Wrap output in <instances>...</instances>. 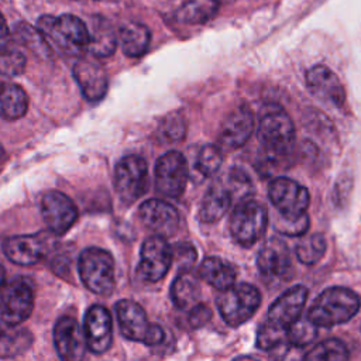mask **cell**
Masks as SVG:
<instances>
[{"label":"cell","mask_w":361,"mask_h":361,"mask_svg":"<svg viewBox=\"0 0 361 361\" xmlns=\"http://www.w3.org/2000/svg\"><path fill=\"white\" fill-rule=\"evenodd\" d=\"M361 306L360 296L344 286L324 289L309 309L307 319L317 327H331L353 319Z\"/></svg>","instance_id":"6da1fadb"},{"label":"cell","mask_w":361,"mask_h":361,"mask_svg":"<svg viewBox=\"0 0 361 361\" xmlns=\"http://www.w3.org/2000/svg\"><path fill=\"white\" fill-rule=\"evenodd\" d=\"M38 31L47 42L51 41L68 56H80L89 48V28L76 16H42L38 20Z\"/></svg>","instance_id":"7a4b0ae2"},{"label":"cell","mask_w":361,"mask_h":361,"mask_svg":"<svg viewBox=\"0 0 361 361\" xmlns=\"http://www.w3.org/2000/svg\"><path fill=\"white\" fill-rule=\"evenodd\" d=\"M258 140L268 158H285L295 145V126L292 118L279 106L265 109L258 124Z\"/></svg>","instance_id":"3957f363"},{"label":"cell","mask_w":361,"mask_h":361,"mask_svg":"<svg viewBox=\"0 0 361 361\" xmlns=\"http://www.w3.org/2000/svg\"><path fill=\"white\" fill-rule=\"evenodd\" d=\"M268 213L262 203L245 197L238 200L230 217V231L234 241L248 248L254 245L265 233Z\"/></svg>","instance_id":"277c9868"},{"label":"cell","mask_w":361,"mask_h":361,"mask_svg":"<svg viewBox=\"0 0 361 361\" xmlns=\"http://www.w3.org/2000/svg\"><path fill=\"white\" fill-rule=\"evenodd\" d=\"M79 275L89 290L109 296L114 289V261L111 254L99 247L85 248L79 255Z\"/></svg>","instance_id":"5b68a950"},{"label":"cell","mask_w":361,"mask_h":361,"mask_svg":"<svg viewBox=\"0 0 361 361\" xmlns=\"http://www.w3.org/2000/svg\"><path fill=\"white\" fill-rule=\"evenodd\" d=\"M216 303L223 320L231 327H238L257 312L261 305V293L250 283H233L221 290Z\"/></svg>","instance_id":"8992f818"},{"label":"cell","mask_w":361,"mask_h":361,"mask_svg":"<svg viewBox=\"0 0 361 361\" xmlns=\"http://www.w3.org/2000/svg\"><path fill=\"white\" fill-rule=\"evenodd\" d=\"M116 314L121 334L133 341L158 345L164 341V330L148 322L145 310L134 300L121 299L116 303Z\"/></svg>","instance_id":"52a82bcc"},{"label":"cell","mask_w":361,"mask_h":361,"mask_svg":"<svg viewBox=\"0 0 361 361\" xmlns=\"http://www.w3.org/2000/svg\"><path fill=\"white\" fill-rule=\"evenodd\" d=\"M34 286L30 279L17 276L3 283L0 292V317L10 324H21L34 310Z\"/></svg>","instance_id":"ba28073f"},{"label":"cell","mask_w":361,"mask_h":361,"mask_svg":"<svg viewBox=\"0 0 361 361\" xmlns=\"http://www.w3.org/2000/svg\"><path fill=\"white\" fill-rule=\"evenodd\" d=\"M148 165L138 155H127L118 161L114 171V186L118 197L131 204L138 200L147 189Z\"/></svg>","instance_id":"9c48e42d"},{"label":"cell","mask_w":361,"mask_h":361,"mask_svg":"<svg viewBox=\"0 0 361 361\" xmlns=\"http://www.w3.org/2000/svg\"><path fill=\"white\" fill-rule=\"evenodd\" d=\"M268 196L285 219H296L306 213L309 207V192L305 186L289 178H276L269 183Z\"/></svg>","instance_id":"30bf717a"},{"label":"cell","mask_w":361,"mask_h":361,"mask_svg":"<svg viewBox=\"0 0 361 361\" xmlns=\"http://www.w3.org/2000/svg\"><path fill=\"white\" fill-rule=\"evenodd\" d=\"M188 183V164L179 151H168L155 165V188L166 197H178Z\"/></svg>","instance_id":"8fae6325"},{"label":"cell","mask_w":361,"mask_h":361,"mask_svg":"<svg viewBox=\"0 0 361 361\" xmlns=\"http://www.w3.org/2000/svg\"><path fill=\"white\" fill-rule=\"evenodd\" d=\"M173 259V250L161 235L148 237L141 247L140 262L137 267L138 276L147 282L162 279Z\"/></svg>","instance_id":"7c38bea8"},{"label":"cell","mask_w":361,"mask_h":361,"mask_svg":"<svg viewBox=\"0 0 361 361\" xmlns=\"http://www.w3.org/2000/svg\"><path fill=\"white\" fill-rule=\"evenodd\" d=\"M52 247V235L45 231L35 234L13 235L3 241L6 257L17 265H34L39 262Z\"/></svg>","instance_id":"4fadbf2b"},{"label":"cell","mask_w":361,"mask_h":361,"mask_svg":"<svg viewBox=\"0 0 361 361\" xmlns=\"http://www.w3.org/2000/svg\"><path fill=\"white\" fill-rule=\"evenodd\" d=\"M41 213L54 235L65 234L78 219V209L71 197L58 190H51L41 200Z\"/></svg>","instance_id":"5bb4252c"},{"label":"cell","mask_w":361,"mask_h":361,"mask_svg":"<svg viewBox=\"0 0 361 361\" xmlns=\"http://www.w3.org/2000/svg\"><path fill=\"white\" fill-rule=\"evenodd\" d=\"M257 267L267 279H286L292 271V259L288 245L278 237L268 238L258 251Z\"/></svg>","instance_id":"9a60e30c"},{"label":"cell","mask_w":361,"mask_h":361,"mask_svg":"<svg viewBox=\"0 0 361 361\" xmlns=\"http://www.w3.org/2000/svg\"><path fill=\"white\" fill-rule=\"evenodd\" d=\"M54 344L61 360L78 361L87 348L85 333L76 319L61 316L54 327Z\"/></svg>","instance_id":"2e32d148"},{"label":"cell","mask_w":361,"mask_h":361,"mask_svg":"<svg viewBox=\"0 0 361 361\" xmlns=\"http://www.w3.org/2000/svg\"><path fill=\"white\" fill-rule=\"evenodd\" d=\"M306 85L310 93L320 102L341 109L345 103L344 87L337 75L324 65H314L306 72Z\"/></svg>","instance_id":"e0dca14e"},{"label":"cell","mask_w":361,"mask_h":361,"mask_svg":"<svg viewBox=\"0 0 361 361\" xmlns=\"http://www.w3.org/2000/svg\"><path fill=\"white\" fill-rule=\"evenodd\" d=\"M254 131V114L247 104H238L223 120L219 131L220 145L226 149L243 147Z\"/></svg>","instance_id":"ac0fdd59"},{"label":"cell","mask_w":361,"mask_h":361,"mask_svg":"<svg viewBox=\"0 0 361 361\" xmlns=\"http://www.w3.org/2000/svg\"><path fill=\"white\" fill-rule=\"evenodd\" d=\"M83 333L87 348L93 354L106 353L113 341V322L110 312L102 305H93L85 314Z\"/></svg>","instance_id":"d6986e66"},{"label":"cell","mask_w":361,"mask_h":361,"mask_svg":"<svg viewBox=\"0 0 361 361\" xmlns=\"http://www.w3.org/2000/svg\"><path fill=\"white\" fill-rule=\"evenodd\" d=\"M140 219L142 224L155 235L168 238L175 234L179 224L176 209L161 199H148L140 206Z\"/></svg>","instance_id":"ffe728a7"},{"label":"cell","mask_w":361,"mask_h":361,"mask_svg":"<svg viewBox=\"0 0 361 361\" xmlns=\"http://www.w3.org/2000/svg\"><path fill=\"white\" fill-rule=\"evenodd\" d=\"M306 299L307 289L305 286H292L271 305L267 323L276 329L288 330V327L300 317Z\"/></svg>","instance_id":"44dd1931"},{"label":"cell","mask_w":361,"mask_h":361,"mask_svg":"<svg viewBox=\"0 0 361 361\" xmlns=\"http://www.w3.org/2000/svg\"><path fill=\"white\" fill-rule=\"evenodd\" d=\"M73 76L86 100L100 102L109 87V78L102 65L89 59H79L73 66Z\"/></svg>","instance_id":"7402d4cb"},{"label":"cell","mask_w":361,"mask_h":361,"mask_svg":"<svg viewBox=\"0 0 361 361\" xmlns=\"http://www.w3.org/2000/svg\"><path fill=\"white\" fill-rule=\"evenodd\" d=\"M233 200H234V196L226 182L213 183L207 189L202 200V204L199 209V219L203 223H216L223 217V214H226Z\"/></svg>","instance_id":"603a6c76"},{"label":"cell","mask_w":361,"mask_h":361,"mask_svg":"<svg viewBox=\"0 0 361 361\" xmlns=\"http://www.w3.org/2000/svg\"><path fill=\"white\" fill-rule=\"evenodd\" d=\"M117 47V37L110 21L102 16H96L92 20V28L89 31V51L96 58H107L114 54Z\"/></svg>","instance_id":"cb8c5ba5"},{"label":"cell","mask_w":361,"mask_h":361,"mask_svg":"<svg viewBox=\"0 0 361 361\" xmlns=\"http://www.w3.org/2000/svg\"><path fill=\"white\" fill-rule=\"evenodd\" d=\"M32 344L31 333L20 327L0 320V358H11L25 353Z\"/></svg>","instance_id":"d4e9b609"},{"label":"cell","mask_w":361,"mask_h":361,"mask_svg":"<svg viewBox=\"0 0 361 361\" xmlns=\"http://www.w3.org/2000/svg\"><path fill=\"white\" fill-rule=\"evenodd\" d=\"M199 278L212 285L213 288L223 290L235 282L234 267L219 257H207L202 261L197 269Z\"/></svg>","instance_id":"484cf974"},{"label":"cell","mask_w":361,"mask_h":361,"mask_svg":"<svg viewBox=\"0 0 361 361\" xmlns=\"http://www.w3.org/2000/svg\"><path fill=\"white\" fill-rule=\"evenodd\" d=\"M28 109V96L25 90L11 82L0 83V117L4 120H17Z\"/></svg>","instance_id":"4316f807"},{"label":"cell","mask_w":361,"mask_h":361,"mask_svg":"<svg viewBox=\"0 0 361 361\" xmlns=\"http://www.w3.org/2000/svg\"><path fill=\"white\" fill-rule=\"evenodd\" d=\"M200 296V285L197 278L190 271H180L171 286L172 302L182 310H186L197 303Z\"/></svg>","instance_id":"83f0119b"},{"label":"cell","mask_w":361,"mask_h":361,"mask_svg":"<svg viewBox=\"0 0 361 361\" xmlns=\"http://www.w3.org/2000/svg\"><path fill=\"white\" fill-rule=\"evenodd\" d=\"M151 41V32L141 23H128L120 30V42L123 52L130 58H138L145 54Z\"/></svg>","instance_id":"f1b7e54d"},{"label":"cell","mask_w":361,"mask_h":361,"mask_svg":"<svg viewBox=\"0 0 361 361\" xmlns=\"http://www.w3.org/2000/svg\"><path fill=\"white\" fill-rule=\"evenodd\" d=\"M220 7V0H188L175 14L182 24H203L213 18Z\"/></svg>","instance_id":"f546056e"},{"label":"cell","mask_w":361,"mask_h":361,"mask_svg":"<svg viewBox=\"0 0 361 361\" xmlns=\"http://www.w3.org/2000/svg\"><path fill=\"white\" fill-rule=\"evenodd\" d=\"M326 248V238L319 233H313L299 240V243L295 247V252L302 264L313 265L323 258Z\"/></svg>","instance_id":"4dcf8cb0"},{"label":"cell","mask_w":361,"mask_h":361,"mask_svg":"<svg viewBox=\"0 0 361 361\" xmlns=\"http://www.w3.org/2000/svg\"><path fill=\"white\" fill-rule=\"evenodd\" d=\"M303 358L309 361H343L348 358V350L340 340L327 338L314 345Z\"/></svg>","instance_id":"1f68e13d"},{"label":"cell","mask_w":361,"mask_h":361,"mask_svg":"<svg viewBox=\"0 0 361 361\" xmlns=\"http://www.w3.org/2000/svg\"><path fill=\"white\" fill-rule=\"evenodd\" d=\"M186 133V121L178 111L166 114L158 127V138L162 142H176L183 138Z\"/></svg>","instance_id":"d6a6232c"},{"label":"cell","mask_w":361,"mask_h":361,"mask_svg":"<svg viewBox=\"0 0 361 361\" xmlns=\"http://www.w3.org/2000/svg\"><path fill=\"white\" fill-rule=\"evenodd\" d=\"M316 336H317V326L312 323L307 319V316L305 319L299 317L286 330L288 344L296 345V347H305L310 344Z\"/></svg>","instance_id":"836d02e7"},{"label":"cell","mask_w":361,"mask_h":361,"mask_svg":"<svg viewBox=\"0 0 361 361\" xmlns=\"http://www.w3.org/2000/svg\"><path fill=\"white\" fill-rule=\"evenodd\" d=\"M221 162H223V155H221L220 147L209 144L199 151L197 159H196V169L203 176L209 178L219 171V168L221 166Z\"/></svg>","instance_id":"e575fe53"},{"label":"cell","mask_w":361,"mask_h":361,"mask_svg":"<svg viewBox=\"0 0 361 361\" xmlns=\"http://www.w3.org/2000/svg\"><path fill=\"white\" fill-rule=\"evenodd\" d=\"M25 69V56L11 44L0 49V75L17 76Z\"/></svg>","instance_id":"d590c367"},{"label":"cell","mask_w":361,"mask_h":361,"mask_svg":"<svg viewBox=\"0 0 361 361\" xmlns=\"http://www.w3.org/2000/svg\"><path fill=\"white\" fill-rule=\"evenodd\" d=\"M288 344L286 338V330L276 329L267 322L261 324L258 334H257V345L258 348L264 351H274L276 348H281L282 345Z\"/></svg>","instance_id":"8d00e7d4"},{"label":"cell","mask_w":361,"mask_h":361,"mask_svg":"<svg viewBox=\"0 0 361 361\" xmlns=\"http://www.w3.org/2000/svg\"><path fill=\"white\" fill-rule=\"evenodd\" d=\"M16 37L21 44L30 48L32 52H38L45 55L48 52V42L41 35L38 30H34L31 25L25 23H20L16 25Z\"/></svg>","instance_id":"74e56055"},{"label":"cell","mask_w":361,"mask_h":361,"mask_svg":"<svg viewBox=\"0 0 361 361\" xmlns=\"http://www.w3.org/2000/svg\"><path fill=\"white\" fill-rule=\"evenodd\" d=\"M309 227V217L307 214H302L296 219H285L282 216L275 220V228L285 235H302L307 231Z\"/></svg>","instance_id":"f35d334b"},{"label":"cell","mask_w":361,"mask_h":361,"mask_svg":"<svg viewBox=\"0 0 361 361\" xmlns=\"http://www.w3.org/2000/svg\"><path fill=\"white\" fill-rule=\"evenodd\" d=\"M196 250L192 244L189 243H179L175 245V251H173V258L178 262V268L179 271H190L192 265L196 261Z\"/></svg>","instance_id":"ab89813d"},{"label":"cell","mask_w":361,"mask_h":361,"mask_svg":"<svg viewBox=\"0 0 361 361\" xmlns=\"http://www.w3.org/2000/svg\"><path fill=\"white\" fill-rule=\"evenodd\" d=\"M212 319V310L204 303H196L190 307L189 312V324L193 329H200Z\"/></svg>","instance_id":"60d3db41"},{"label":"cell","mask_w":361,"mask_h":361,"mask_svg":"<svg viewBox=\"0 0 361 361\" xmlns=\"http://www.w3.org/2000/svg\"><path fill=\"white\" fill-rule=\"evenodd\" d=\"M11 37H10V31H8V25L4 20V17L0 13V49L8 47L11 44Z\"/></svg>","instance_id":"b9f144b4"},{"label":"cell","mask_w":361,"mask_h":361,"mask_svg":"<svg viewBox=\"0 0 361 361\" xmlns=\"http://www.w3.org/2000/svg\"><path fill=\"white\" fill-rule=\"evenodd\" d=\"M4 279H6V272H4V268L0 265V288L4 283Z\"/></svg>","instance_id":"7bdbcfd3"},{"label":"cell","mask_w":361,"mask_h":361,"mask_svg":"<svg viewBox=\"0 0 361 361\" xmlns=\"http://www.w3.org/2000/svg\"><path fill=\"white\" fill-rule=\"evenodd\" d=\"M3 157H4V149H3V147H1V144H0V161H1Z\"/></svg>","instance_id":"ee69618b"}]
</instances>
